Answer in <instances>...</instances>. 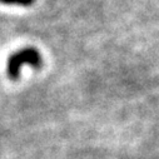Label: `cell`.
Instances as JSON below:
<instances>
[{"mask_svg": "<svg viewBox=\"0 0 159 159\" xmlns=\"http://www.w3.org/2000/svg\"><path fill=\"white\" fill-rule=\"evenodd\" d=\"M35 0H0V3L8 5H21V7H30Z\"/></svg>", "mask_w": 159, "mask_h": 159, "instance_id": "obj_2", "label": "cell"}, {"mask_svg": "<svg viewBox=\"0 0 159 159\" xmlns=\"http://www.w3.org/2000/svg\"><path fill=\"white\" fill-rule=\"evenodd\" d=\"M42 57L39 52L34 48H25L21 50H18L13 53L8 59V75L13 80L20 76V68L25 64L31 65L35 69H39L42 66Z\"/></svg>", "mask_w": 159, "mask_h": 159, "instance_id": "obj_1", "label": "cell"}]
</instances>
